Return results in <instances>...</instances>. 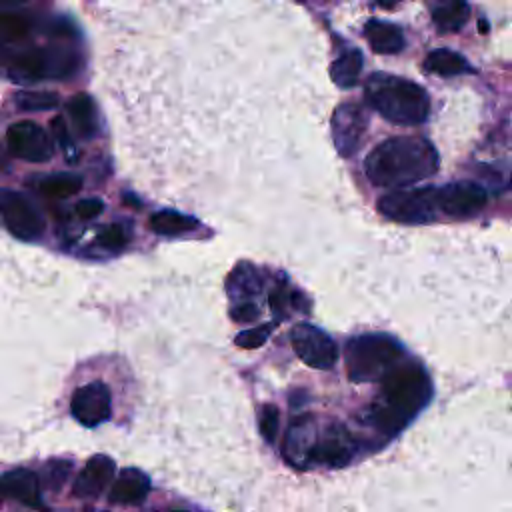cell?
Returning <instances> with one entry per match:
<instances>
[{"label":"cell","mask_w":512,"mask_h":512,"mask_svg":"<svg viewBox=\"0 0 512 512\" xmlns=\"http://www.w3.org/2000/svg\"><path fill=\"white\" fill-rule=\"evenodd\" d=\"M150 492V478L138 468H124L112 482L108 500L112 504H138Z\"/></svg>","instance_id":"17"},{"label":"cell","mask_w":512,"mask_h":512,"mask_svg":"<svg viewBox=\"0 0 512 512\" xmlns=\"http://www.w3.org/2000/svg\"><path fill=\"white\" fill-rule=\"evenodd\" d=\"M368 114L358 102H344L332 114V140L342 158L352 156L366 134Z\"/></svg>","instance_id":"10"},{"label":"cell","mask_w":512,"mask_h":512,"mask_svg":"<svg viewBox=\"0 0 512 512\" xmlns=\"http://www.w3.org/2000/svg\"><path fill=\"white\" fill-rule=\"evenodd\" d=\"M402 356V344L380 332L352 336L344 348L346 372L352 382L380 380L388 370L400 364Z\"/></svg>","instance_id":"4"},{"label":"cell","mask_w":512,"mask_h":512,"mask_svg":"<svg viewBox=\"0 0 512 512\" xmlns=\"http://www.w3.org/2000/svg\"><path fill=\"white\" fill-rule=\"evenodd\" d=\"M0 216L6 228L20 240H36L44 232L42 214L20 192L0 190Z\"/></svg>","instance_id":"8"},{"label":"cell","mask_w":512,"mask_h":512,"mask_svg":"<svg viewBox=\"0 0 512 512\" xmlns=\"http://www.w3.org/2000/svg\"><path fill=\"white\" fill-rule=\"evenodd\" d=\"M318 440L316 418L312 414L298 416L288 426L284 438V456L296 468L310 466V452Z\"/></svg>","instance_id":"14"},{"label":"cell","mask_w":512,"mask_h":512,"mask_svg":"<svg viewBox=\"0 0 512 512\" xmlns=\"http://www.w3.org/2000/svg\"><path fill=\"white\" fill-rule=\"evenodd\" d=\"M104 210V204L102 200L98 198H84L76 204V214L82 218V220H92L96 218L100 212Z\"/></svg>","instance_id":"32"},{"label":"cell","mask_w":512,"mask_h":512,"mask_svg":"<svg viewBox=\"0 0 512 512\" xmlns=\"http://www.w3.org/2000/svg\"><path fill=\"white\" fill-rule=\"evenodd\" d=\"M226 286H228V294L232 298H250L260 292L262 280H260V274L256 272V268L242 262L232 270Z\"/></svg>","instance_id":"24"},{"label":"cell","mask_w":512,"mask_h":512,"mask_svg":"<svg viewBox=\"0 0 512 512\" xmlns=\"http://www.w3.org/2000/svg\"><path fill=\"white\" fill-rule=\"evenodd\" d=\"M470 16V6L462 0L452 2H436L432 6V22L440 32H456L460 30Z\"/></svg>","instance_id":"22"},{"label":"cell","mask_w":512,"mask_h":512,"mask_svg":"<svg viewBox=\"0 0 512 512\" xmlns=\"http://www.w3.org/2000/svg\"><path fill=\"white\" fill-rule=\"evenodd\" d=\"M78 68L72 50L62 46L30 48L12 54L8 74L14 82H36L42 78H66Z\"/></svg>","instance_id":"5"},{"label":"cell","mask_w":512,"mask_h":512,"mask_svg":"<svg viewBox=\"0 0 512 512\" xmlns=\"http://www.w3.org/2000/svg\"><path fill=\"white\" fill-rule=\"evenodd\" d=\"M128 242V230L124 224H108L98 232V244L108 250H120Z\"/></svg>","instance_id":"28"},{"label":"cell","mask_w":512,"mask_h":512,"mask_svg":"<svg viewBox=\"0 0 512 512\" xmlns=\"http://www.w3.org/2000/svg\"><path fill=\"white\" fill-rule=\"evenodd\" d=\"M0 488L4 496L18 500L26 506H40L42 504V494H40V482L38 476L32 470L26 468H16L8 474L2 476Z\"/></svg>","instance_id":"16"},{"label":"cell","mask_w":512,"mask_h":512,"mask_svg":"<svg viewBox=\"0 0 512 512\" xmlns=\"http://www.w3.org/2000/svg\"><path fill=\"white\" fill-rule=\"evenodd\" d=\"M22 110H52L58 106V94L54 92H18L14 98Z\"/></svg>","instance_id":"26"},{"label":"cell","mask_w":512,"mask_h":512,"mask_svg":"<svg viewBox=\"0 0 512 512\" xmlns=\"http://www.w3.org/2000/svg\"><path fill=\"white\" fill-rule=\"evenodd\" d=\"M196 226H198L196 218L176 210H160L150 216V228L160 236H178L194 230Z\"/></svg>","instance_id":"23"},{"label":"cell","mask_w":512,"mask_h":512,"mask_svg":"<svg viewBox=\"0 0 512 512\" xmlns=\"http://www.w3.org/2000/svg\"><path fill=\"white\" fill-rule=\"evenodd\" d=\"M354 454V442L344 426L334 424L322 436H318L312 452L310 464H324L330 468H340L350 462Z\"/></svg>","instance_id":"13"},{"label":"cell","mask_w":512,"mask_h":512,"mask_svg":"<svg viewBox=\"0 0 512 512\" xmlns=\"http://www.w3.org/2000/svg\"><path fill=\"white\" fill-rule=\"evenodd\" d=\"M364 56L358 48H350L330 64V78L338 88H352L362 72Z\"/></svg>","instance_id":"20"},{"label":"cell","mask_w":512,"mask_h":512,"mask_svg":"<svg viewBox=\"0 0 512 512\" xmlns=\"http://www.w3.org/2000/svg\"><path fill=\"white\" fill-rule=\"evenodd\" d=\"M114 460L106 454H96L92 456L84 468L80 470V474L74 480L72 486V494L76 498H96L102 494V490L110 484L112 476H114Z\"/></svg>","instance_id":"15"},{"label":"cell","mask_w":512,"mask_h":512,"mask_svg":"<svg viewBox=\"0 0 512 512\" xmlns=\"http://www.w3.org/2000/svg\"><path fill=\"white\" fill-rule=\"evenodd\" d=\"M424 68L438 76H458L464 72H472L468 60L450 48L432 50L424 60Z\"/></svg>","instance_id":"21"},{"label":"cell","mask_w":512,"mask_h":512,"mask_svg":"<svg viewBox=\"0 0 512 512\" xmlns=\"http://www.w3.org/2000/svg\"><path fill=\"white\" fill-rule=\"evenodd\" d=\"M68 116L72 120V126L76 134L84 140L94 138L98 134V116L94 100L88 94H76L68 100Z\"/></svg>","instance_id":"19"},{"label":"cell","mask_w":512,"mask_h":512,"mask_svg":"<svg viewBox=\"0 0 512 512\" xmlns=\"http://www.w3.org/2000/svg\"><path fill=\"white\" fill-rule=\"evenodd\" d=\"M52 132H54V138H56V144H60V148L66 152L68 158L76 156V150H74V144H72V136L66 128V122L62 116H54L52 118Z\"/></svg>","instance_id":"30"},{"label":"cell","mask_w":512,"mask_h":512,"mask_svg":"<svg viewBox=\"0 0 512 512\" xmlns=\"http://www.w3.org/2000/svg\"><path fill=\"white\" fill-rule=\"evenodd\" d=\"M40 192L48 198H70L82 188V178L76 174H52L38 184Z\"/></svg>","instance_id":"25"},{"label":"cell","mask_w":512,"mask_h":512,"mask_svg":"<svg viewBox=\"0 0 512 512\" xmlns=\"http://www.w3.org/2000/svg\"><path fill=\"white\" fill-rule=\"evenodd\" d=\"M432 398V382L416 362L396 364L380 378V398L368 410V422L386 436L400 432Z\"/></svg>","instance_id":"1"},{"label":"cell","mask_w":512,"mask_h":512,"mask_svg":"<svg viewBox=\"0 0 512 512\" xmlns=\"http://www.w3.org/2000/svg\"><path fill=\"white\" fill-rule=\"evenodd\" d=\"M272 330H274V324H272V322L260 324V326H256V328H250V330L240 332L234 342H236V346H240V348L252 350V348L262 346V344L268 340V336H270Z\"/></svg>","instance_id":"29"},{"label":"cell","mask_w":512,"mask_h":512,"mask_svg":"<svg viewBox=\"0 0 512 512\" xmlns=\"http://www.w3.org/2000/svg\"><path fill=\"white\" fill-rule=\"evenodd\" d=\"M72 416L88 428H94L110 418L112 400L110 390L104 382H88L74 390L70 400Z\"/></svg>","instance_id":"11"},{"label":"cell","mask_w":512,"mask_h":512,"mask_svg":"<svg viewBox=\"0 0 512 512\" xmlns=\"http://www.w3.org/2000/svg\"><path fill=\"white\" fill-rule=\"evenodd\" d=\"M278 424H280V412L274 404H264L262 410H260V416H258V428H260V434L262 438L272 444L276 440V434H278Z\"/></svg>","instance_id":"27"},{"label":"cell","mask_w":512,"mask_h":512,"mask_svg":"<svg viewBox=\"0 0 512 512\" xmlns=\"http://www.w3.org/2000/svg\"><path fill=\"white\" fill-rule=\"evenodd\" d=\"M378 210L386 218L402 224H428L438 218V188H400L378 200Z\"/></svg>","instance_id":"6"},{"label":"cell","mask_w":512,"mask_h":512,"mask_svg":"<svg viewBox=\"0 0 512 512\" xmlns=\"http://www.w3.org/2000/svg\"><path fill=\"white\" fill-rule=\"evenodd\" d=\"M86 512H98V510H86Z\"/></svg>","instance_id":"36"},{"label":"cell","mask_w":512,"mask_h":512,"mask_svg":"<svg viewBox=\"0 0 512 512\" xmlns=\"http://www.w3.org/2000/svg\"><path fill=\"white\" fill-rule=\"evenodd\" d=\"M0 60H2V48H0Z\"/></svg>","instance_id":"35"},{"label":"cell","mask_w":512,"mask_h":512,"mask_svg":"<svg viewBox=\"0 0 512 512\" xmlns=\"http://www.w3.org/2000/svg\"><path fill=\"white\" fill-rule=\"evenodd\" d=\"M6 144L12 156L26 160V162H48L54 156V144L46 130L32 122L22 120L8 128L6 132Z\"/></svg>","instance_id":"9"},{"label":"cell","mask_w":512,"mask_h":512,"mask_svg":"<svg viewBox=\"0 0 512 512\" xmlns=\"http://www.w3.org/2000/svg\"><path fill=\"white\" fill-rule=\"evenodd\" d=\"M230 316L234 322H252L260 316V308L250 300H242L230 308Z\"/></svg>","instance_id":"31"},{"label":"cell","mask_w":512,"mask_h":512,"mask_svg":"<svg viewBox=\"0 0 512 512\" xmlns=\"http://www.w3.org/2000/svg\"><path fill=\"white\" fill-rule=\"evenodd\" d=\"M438 170L436 148L420 136H396L370 150L364 162L368 180L382 188H404Z\"/></svg>","instance_id":"2"},{"label":"cell","mask_w":512,"mask_h":512,"mask_svg":"<svg viewBox=\"0 0 512 512\" xmlns=\"http://www.w3.org/2000/svg\"><path fill=\"white\" fill-rule=\"evenodd\" d=\"M478 28H480V30L486 34V30H488V24L482 20V22H478Z\"/></svg>","instance_id":"34"},{"label":"cell","mask_w":512,"mask_h":512,"mask_svg":"<svg viewBox=\"0 0 512 512\" xmlns=\"http://www.w3.org/2000/svg\"><path fill=\"white\" fill-rule=\"evenodd\" d=\"M368 104L392 124L416 126L428 118L430 98L426 90L406 78L372 74L364 88Z\"/></svg>","instance_id":"3"},{"label":"cell","mask_w":512,"mask_h":512,"mask_svg":"<svg viewBox=\"0 0 512 512\" xmlns=\"http://www.w3.org/2000/svg\"><path fill=\"white\" fill-rule=\"evenodd\" d=\"M486 202L488 194L476 182L460 180L438 188V208L452 218H468L480 212Z\"/></svg>","instance_id":"12"},{"label":"cell","mask_w":512,"mask_h":512,"mask_svg":"<svg viewBox=\"0 0 512 512\" xmlns=\"http://www.w3.org/2000/svg\"><path fill=\"white\" fill-rule=\"evenodd\" d=\"M290 298H288V292L284 288H276L274 292H270V308L276 312V314H282L284 308L288 306Z\"/></svg>","instance_id":"33"},{"label":"cell","mask_w":512,"mask_h":512,"mask_svg":"<svg viewBox=\"0 0 512 512\" xmlns=\"http://www.w3.org/2000/svg\"><path fill=\"white\" fill-rule=\"evenodd\" d=\"M364 36L378 54H396L404 48V32L400 26L386 20H368Z\"/></svg>","instance_id":"18"},{"label":"cell","mask_w":512,"mask_h":512,"mask_svg":"<svg viewBox=\"0 0 512 512\" xmlns=\"http://www.w3.org/2000/svg\"><path fill=\"white\" fill-rule=\"evenodd\" d=\"M290 344L296 356L310 368L330 370L338 360V348L334 340L312 324H296L290 332Z\"/></svg>","instance_id":"7"}]
</instances>
